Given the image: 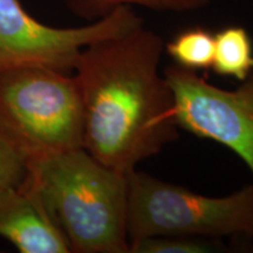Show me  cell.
<instances>
[{
    "label": "cell",
    "instance_id": "6da1fadb",
    "mask_svg": "<svg viewBox=\"0 0 253 253\" xmlns=\"http://www.w3.org/2000/svg\"><path fill=\"white\" fill-rule=\"evenodd\" d=\"M164 43L141 25L90 43L73 69L84 113V149L125 175L179 136L175 97L160 71Z\"/></svg>",
    "mask_w": 253,
    "mask_h": 253
},
{
    "label": "cell",
    "instance_id": "7a4b0ae2",
    "mask_svg": "<svg viewBox=\"0 0 253 253\" xmlns=\"http://www.w3.org/2000/svg\"><path fill=\"white\" fill-rule=\"evenodd\" d=\"M26 183L74 253H129L126 175L84 148L30 158Z\"/></svg>",
    "mask_w": 253,
    "mask_h": 253
},
{
    "label": "cell",
    "instance_id": "3957f363",
    "mask_svg": "<svg viewBox=\"0 0 253 253\" xmlns=\"http://www.w3.org/2000/svg\"><path fill=\"white\" fill-rule=\"evenodd\" d=\"M126 181L129 245L157 236L230 238L235 252H253V183L209 197L136 169Z\"/></svg>",
    "mask_w": 253,
    "mask_h": 253
},
{
    "label": "cell",
    "instance_id": "277c9868",
    "mask_svg": "<svg viewBox=\"0 0 253 253\" xmlns=\"http://www.w3.org/2000/svg\"><path fill=\"white\" fill-rule=\"evenodd\" d=\"M0 134L30 158L84 148V113L74 77L43 66L0 72Z\"/></svg>",
    "mask_w": 253,
    "mask_h": 253
},
{
    "label": "cell",
    "instance_id": "5b68a950",
    "mask_svg": "<svg viewBox=\"0 0 253 253\" xmlns=\"http://www.w3.org/2000/svg\"><path fill=\"white\" fill-rule=\"evenodd\" d=\"M144 25L130 6H121L80 27H53L28 13L20 0H0V72L43 66L71 73L90 43Z\"/></svg>",
    "mask_w": 253,
    "mask_h": 253
},
{
    "label": "cell",
    "instance_id": "8992f818",
    "mask_svg": "<svg viewBox=\"0 0 253 253\" xmlns=\"http://www.w3.org/2000/svg\"><path fill=\"white\" fill-rule=\"evenodd\" d=\"M163 75L175 97L179 129L233 151L253 177V71L235 89H224L176 65Z\"/></svg>",
    "mask_w": 253,
    "mask_h": 253
},
{
    "label": "cell",
    "instance_id": "52a82bcc",
    "mask_svg": "<svg viewBox=\"0 0 253 253\" xmlns=\"http://www.w3.org/2000/svg\"><path fill=\"white\" fill-rule=\"evenodd\" d=\"M0 237L20 253H71L58 224L26 179L0 194Z\"/></svg>",
    "mask_w": 253,
    "mask_h": 253
},
{
    "label": "cell",
    "instance_id": "ba28073f",
    "mask_svg": "<svg viewBox=\"0 0 253 253\" xmlns=\"http://www.w3.org/2000/svg\"><path fill=\"white\" fill-rule=\"evenodd\" d=\"M212 71L220 77L239 82L253 71V40L250 32L240 25H230L214 33Z\"/></svg>",
    "mask_w": 253,
    "mask_h": 253
},
{
    "label": "cell",
    "instance_id": "9c48e42d",
    "mask_svg": "<svg viewBox=\"0 0 253 253\" xmlns=\"http://www.w3.org/2000/svg\"><path fill=\"white\" fill-rule=\"evenodd\" d=\"M164 52L173 65L197 72L211 68L214 52V33L202 26L189 27L164 43Z\"/></svg>",
    "mask_w": 253,
    "mask_h": 253
},
{
    "label": "cell",
    "instance_id": "30bf717a",
    "mask_svg": "<svg viewBox=\"0 0 253 253\" xmlns=\"http://www.w3.org/2000/svg\"><path fill=\"white\" fill-rule=\"evenodd\" d=\"M77 17L95 21L121 6H141L157 12L189 13L205 8L210 0H63Z\"/></svg>",
    "mask_w": 253,
    "mask_h": 253
},
{
    "label": "cell",
    "instance_id": "8fae6325",
    "mask_svg": "<svg viewBox=\"0 0 253 253\" xmlns=\"http://www.w3.org/2000/svg\"><path fill=\"white\" fill-rule=\"evenodd\" d=\"M223 240L185 236L149 237L130 243L129 253H217L231 252Z\"/></svg>",
    "mask_w": 253,
    "mask_h": 253
},
{
    "label": "cell",
    "instance_id": "7c38bea8",
    "mask_svg": "<svg viewBox=\"0 0 253 253\" xmlns=\"http://www.w3.org/2000/svg\"><path fill=\"white\" fill-rule=\"evenodd\" d=\"M30 157L13 142L0 134V194L25 182Z\"/></svg>",
    "mask_w": 253,
    "mask_h": 253
}]
</instances>
